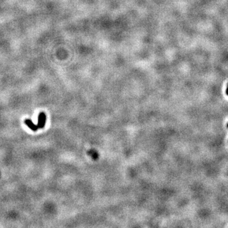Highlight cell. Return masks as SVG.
<instances>
[{"label": "cell", "instance_id": "cell-4", "mask_svg": "<svg viewBox=\"0 0 228 228\" xmlns=\"http://www.w3.org/2000/svg\"><path fill=\"white\" fill-rule=\"evenodd\" d=\"M226 94H227V95H228V86H227V89H226Z\"/></svg>", "mask_w": 228, "mask_h": 228}, {"label": "cell", "instance_id": "cell-2", "mask_svg": "<svg viewBox=\"0 0 228 228\" xmlns=\"http://www.w3.org/2000/svg\"><path fill=\"white\" fill-rule=\"evenodd\" d=\"M87 153L88 155L94 160H97L99 158V153L97 151V150L94 149H91L87 152Z\"/></svg>", "mask_w": 228, "mask_h": 228}, {"label": "cell", "instance_id": "cell-1", "mask_svg": "<svg viewBox=\"0 0 228 228\" xmlns=\"http://www.w3.org/2000/svg\"><path fill=\"white\" fill-rule=\"evenodd\" d=\"M46 115L45 113L41 112L39 114L38 116V126L39 128L43 129L46 124Z\"/></svg>", "mask_w": 228, "mask_h": 228}, {"label": "cell", "instance_id": "cell-5", "mask_svg": "<svg viewBox=\"0 0 228 228\" xmlns=\"http://www.w3.org/2000/svg\"><path fill=\"white\" fill-rule=\"evenodd\" d=\"M227 128H228V124H227Z\"/></svg>", "mask_w": 228, "mask_h": 228}, {"label": "cell", "instance_id": "cell-3", "mask_svg": "<svg viewBox=\"0 0 228 228\" xmlns=\"http://www.w3.org/2000/svg\"><path fill=\"white\" fill-rule=\"evenodd\" d=\"M24 123L27 126L29 127V128L32 131H36L39 128L38 125L37 126L35 125L34 123L32 122V121L30 120V119H26V120H25L24 121Z\"/></svg>", "mask_w": 228, "mask_h": 228}]
</instances>
